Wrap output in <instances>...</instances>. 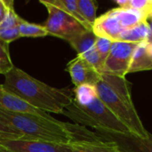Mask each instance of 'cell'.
Segmentation results:
<instances>
[{
	"instance_id": "1",
	"label": "cell",
	"mask_w": 152,
	"mask_h": 152,
	"mask_svg": "<svg viewBox=\"0 0 152 152\" xmlns=\"http://www.w3.org/2000/svg\"><path fill=\"white\" fill-rule=\"evenodd\" d=\"M2 86L9 93L48 114H61L74 100L73 89L50 86L16 67L4 75Z\"/></svg>"
},
{
	"instance_id": "2",
	"label": "cell",
	"mask_w": 152,
	"mask_h": 152,
	"mask_svg": "<svg viewBox=\"0 0 152 152\" xmlns=\"http://www.w3.org/2000/svg\"><path fill=\"white\" fill-rule=\"evenodd\" d=\"M95 86L101 102L134 137L146 140L151 136L135 109L131 94V84L126 77L101 73Z\"/></svg>"
},
{
	"instance_id": "3",
	"label": "cell",
	"mask_w": 152,
	"mask_h": 152,
	"mask_svg": "<svg viewBox=\"0 0 152 152\" xmlns=\"http://www.w3.org/2000/svg\"><path fill=\"white\" fill-rule=\"evenodd\" d=\"M0 121L21 134L23 139L58 144H70L74 138L72 124L61 122L52 116L15 113L0 108Z\"/></svg>"
},
{
	"instance_id": "4",
	"label": "cell",
	"mask_w": 152,
	"mask_h": 152,
	"mask_svg": "<svg viewBox=\"0 0 152 152\" xmlns=\"http://www.w3.org/2000/svg\"><path fill=\"white\" fill-rule=\"evenodd\" d=\"M61 115L69 118L76 125L85 127L89 126L105 134L132 135L128 129L110 111L98 97L87 105H80L73 100L64 109Z\"/></svg>"
},
{
	"instance_id": "5",
	"label": "cell",
	"mask_w": 152,
	"mask_h": 152,
	"mask_svg": "<svg viewBox=\"0 0 152 152\" xmlns=\"http://www.w3.org/2000/svg\"><path fill=\"white\" fill-rule=\"evenodd\" d=\"M48 12V17L43 24L48 35L61 38L67 42L88 30L74 17L62 10L40 0Z\"/></svg>"
},
{
	"instance_id": "6",
	"label": "cell",
	"mask_w": 152,
	"mask_h": 152,
	"mask_svg": "<svg viewBox=\"0 0 152 152\" xmlns=\"http://www.w3.org/2000/svg\"><path fill=\"white\" fill-rule=\"evenodd\" d=\"M73 142L69 144L71 152H118L119 146L108 135H100L85 126L72 124Z\"/></svg>"
},
{
	"instance_id": "7",
	"label": "cell",
	"mask_w": 152,
	"mask_h": 152,
	"mask_svg": "<svg viewBox=\"0 0 152 152\" xmlns=\"http://www.w3.org/2000/svg\"><path fill=\"white\" fill-rule=\"evenodd\" d=\"M137 44L113 42L110 52L102 64V73L126 77L128 74L132 56Z\"/></svg>"
},
{
	"instance_id": "8",
	"label": "cell",
	"mask_w": 152,
	"mask_h": 152,
	"mask_svg": "<svg viewBox=\"0 0 152 152\" xmlns=\"http://www.w3.org/2000/svg\"><path fill=\"white\" fill-rule=\"evenodd\" d=\"M0 152H71V147L43 141L0 138Z\"/></svg>"
},
{
	"instance_id": "9",
	"label": "cell",
	"mask_w": 152,
	"mask_h": 152,
	"mask_svg": "<svg viewBox=\"0 0 152 152\" xmlns=\"http://www.w3.org/2000/svg\"><path fill=\"white\" fill-rule=\"evenodd\" d=\"M96 36L92 30H86L69 41L71 47L98 72L102 73V61L95 48Z\"/></svg>"
},
{
	"instance_id": "10",
	"label": "cell",
	"mask_w": 152,
	"mask_h": 152,
	"mask_svg": "<svg viewBox=\"0 0 152 152\" xmlns=\"http://www.w3.org/2000/svg\"><path fill=\"white\" fill-rule=\"evenodd\" d=\"M126 29L121 24L116 8L97 17L92 27V31L96 37L108 38L112 42L118 41L120 35Z\"/></svg>"
},
{
	"instance_id": "11",
	"label": "cell",
	"mask_w": 152,
	"mask_h": 152,
	"mask_svg": "<svg viewBox=\"0 0 152 152\" xmlns=\"http://www.w3.org/2000/svg\"><path fill=\"white\" fill-rule=\"evenodd\" d=\"M66 70L69 72L75 86L84 84L95 85L101 76L100 72L80 56H77L69 61Z\"/></svg>"
},
{
	"instance_id": "12",
	"label": "cell",
	"mask_w": 152,
	"mask_h": 152,
	"mask_svg": "<svg viewBox=\"0 0 152 152\" xmlns=\"http://www.w3.org/2000/svg\"><path fill=\"white\" fill-rule=\"evenodd\" d=\"M0 108L4 110L15 113L39 115L45 117L51 116L50 114L31 106L19 96L9 93L3 87L2 85H0Z\"/></svg>"
},
{
	"instance_id": "13",
	"label": "cell",
	"mask_w": 152,
	"mask_h": 152,
	"mask_svg": "<svg viewBox=\"0 0 152 152\" xmlns=\"http://www.w3.org/2000/svg\"><path fill=\"white\" fill-rule=\"evenodd\" d=\"M117 142L119 149L125 152H152V135L146 139H139L132 135H108Z\"/></svg>"
},
{
	"instance_id": "14",
	"label": "cell",
	"mask_w": 152,
	"mask_h": 152,
	"mask_svg": "<svg viewBox=\"0 0 152 152\" xmlns=\"http://www.w3.org/2000/svg\"><path fill=\"white\" fill-rule=\"evenodd\" d=\"M21 18L16 13L13 4L11 5L5 20L0 25V38L7 44L20 38L19 25Z\"/></svg>"
},
{
	"instance_id": "15",
	"label": "cell",
	"mask_w": 152,
	"mask_h": 152,
	"mask_svg": "<svg viewBox=\"0 0 152 152\" xmlns=\"http://www.w3.org/2000/svg\"><path fill=\"white\" fill-rule=\"evenodd\" d=\"M148 41L137 44L132 56L128 73L152 70V57H151L147 50Z\"/></svg>"
},
{
	"instance_id": "16",
	"label": "cell",
	"mask_w": 152,
	"mask_h": 152,
	"mask_svg": "<svg viewBox=\"0 0 152 152\" xmlns=\"http://www.w3.org/2000/svg\"><path fill=\"white\" fill-rule=\"evenodd\" d=\"M151 28L148 20L143 21L133 28H127L120 35L119 40L122 42L139 44L144 41L151 40Z\"/></svg>"
},
{
	"instance_id": "17",
	"label": "cell",
	"mask_w": 152,
	"mask_h": 152,
	"mask_svg": "<svg viewBox=\"0 0 152 152\" xmlns=\"http://www.w3.org/2000/svg\"><path fill=\"white\" fill-rule=\"evenodd\" d=\"M44 1L67 12L70 16L74 17L77 20H78L86 29L92 30V26L89 25L85 20V19L82 17L79 12L78 6H77V0H44Z\"/></svg>"
},
{
	"instance_id": "18",
	"label": "cell",
	"mask_w": 152,
	"mask_h": 152,
	"mask_svg": "<svg viewBox=\"0 0 152 152\" xmlns=\"http://www.w3.org/2000/svg\"><path fill=\"white\" fill-rule=\"evenodd\" d=\"M73 94L74 101L80 105H87L98 97L96 86L92 84H84L75 86Z\"/></svg>"
},
{
	"instance_id": "19",
	"label": "cell",
	"mask_w": 152,
	"mask_h": 152,
	"mask_svg": "<svg viewBox=\"0 0 152 152\" xmlns=\"http://www.w3.org/2000/svg\"><path fill=\"white\" fill-rule=\"evenodd\" d=\"M20 37H45L48 35L43 25L28 22L21 19L19 25Z\"/></svg>"
},
{
	"instance_id": "20",
	"label": "cell",
	"mask_w": 152,
	"mask_h": 152,
	"mask_svg": "<svg viewBox=\"0 0 152 152\" xmlns=\"http://www.w3.org/2000/svg\"><path fill=\"white\" fill-rule=\"evenodd\" d=\"M77 6L82 17L89 25L93 27V24L97 18V3L94 0H77Z\"/></svg>"
},
{
	"instance_id": "21",
	"label": "cell",
	"mask_w": 152,
	"mask_h": 152,
	"mask_svg": "<svg viewBox=\"0 0 152 152\" xmlns=\"http://www.w3.org/2000/svg\"><path fill=\"white\" fill-rule=\"evenodd\" d=\"M12 68H14V65L11 59L9 44L0 38V74L5 75Z\"/></svg>"
},
{
	"instance_id": "22",
	"label": "cell",
	"mask_w": 152,
	"mask_h": 152,
	"mask_svg": "<svg viewBox=\"0 0 152 152\" xmlns=\"http://www.w3.org/2000/svg\"><path fill=\"white\" fill-rule=\"evenodd\" d=\"M112 45H113V42L108 38L100 37H96L95 48H96V51L98 52V53L101 57L102 64H103V61H105V59L107 58V56L109 55L110 49L112 47Z\"/></svg>"
},
{
	"instance_id": "23",
	"label": "cell",
	"mask_w": 152,
	"mask_h": 152,
	"mask_svg": "<svg viewBox=\"0 0 152 152\" xmlns=\"http://www.w3.org/2000/svg\"><path fill=\"white\" fill-rule=\"evenodd\" d=\"M152 7V0H128L126 8L134 9L149 15Z\"/></svg>"
},
{
	"instance_id": "24",
	"label": "cell",
	"mask_w": 152,
	"mask_h": 152,
	"mask_svg": "<svg viewBox=\"0 0 152 152\" xmlns=\"http://www.w3.org/2000/svg\"><path fill=\"white\" fill-rule=\"evenodd\" d=\"M0 138H14V139H23L20 133L17 130L5 126L0 121Z\"/></svg>"
},
{
	"instance_id": "25",
	"label": "cell",
	"mask_w": 152,
	"mask_h": 152,
	"mask_svg": "<svg viewBox=\"0 0 152 152\" xmlns=\"http://www.w3.org/2000/svg\"><path fill=\"white\" fill-rule=\"evenodd\" d=\"M12 4H13L12 0H0V25L5 20Z\"/></svg>"
},
{
	"instance_id": "26",
	"label": "cell",
	"mask_w": 152,
	"mask_h": 152,
	"mask_svg": "<svg viewBox=\"0 0 152 152\" xmlns=\"http://www.w3.org/2000/svg\"><path fill=\"white\" fill-rule=\"evenodd\" d=\"M147 50H148V53L149 54L151 55V57H152V40H149L147 42Z\"/></svg>"
},
{
	"instance_id": "27",
	"label": "cell",
	"mask_w": 152,
	"mask_h": 152,
	"mask_svg": "<svg viewBox=\"0 0 152 152\" xmlns=\"http://www.w3.org/2000/svg\"><path fill=\"white\" fill-rule=\"evenodd\" d=\"M148 19H150V20H152V7H151V11H150V12H149Z\"/></svg>"
},
{
	"instance_id": "28",
	"label": "cell",
	"mask_w": 152,
	"mask_h": 152,
	"mask_svg": "<svg viewBox=\"0 0 152 152\" xmlns=\"http://www.w3.org/2000/svg\"><path fill=\"white\" fill-rule=\"evenodd\" d=\"M151 25V37H152V24H150Z\"/></svg>"
},
{
	"instance_id": "29",
	"label": "cell",
	"mask_w": 152,
	"mask_h": 152,
	"mask_svg": "<svg viewBox=\"0 0 152 152\" xmlns=\"http://www.w3.org/2000/svg\"><path fill=\"white\" fill-rule=\"evenodd\" d=\"M118 152H125V151H121V150L119 149V150H118Z\"/></svg>"
}]
</instances>
